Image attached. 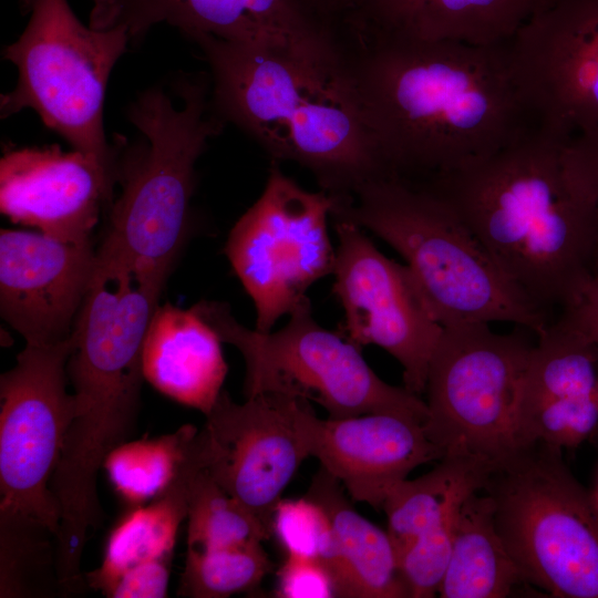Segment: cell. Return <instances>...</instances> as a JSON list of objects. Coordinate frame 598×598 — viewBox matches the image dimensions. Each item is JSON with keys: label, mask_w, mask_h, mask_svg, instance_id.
<instances>
[{"label": "cell", "mask_w": 598, "mask_h": 598, "mask_svg": "<svg viewBox=\"0 0 598 598\" xmlns=\"http://www.w3.org/2000/svg\"><path fill=\"white\" fill-rule=\"evenodd\" d=\"M172 557L148 560L128 569L115 584L110 598H163L167 596Z\"/></svg>", "instance_id": "836d02e7"}, {"label": "cell", "mask_w": 598, "mask_h": 598, "mask_svg": "<svg viewBox=\"0 0 598 598\" xmlns=\"http://www.w3.org/2000/svg\"><path fill=\"white\" fill-rule=\"evenodd\" d=\"M276 597L336 598L333 578L318 559L287 555L277 570Z\"/></svg>", "instance_id": "d6a6232c"}, {"label": "cell", "mask_w": 598, "mask_h": 598, "mask_svg": "<svg viewBox=\"0 0 598 598\" xmlns=\"http://www.w3.org/2000/svg\"><path fill=\"white\" fill-rule=\"evenodd\" d=\"M508 50L537 125L565 140L598 126V0H549Z\"/></svg>", "instance_id": "5bb4252c"}, {"label": "cell", "mask_w": 598, "mask_h": 598, "mask_svg": "<svg viewBox=\"0 0 598 598\" xmlns=\"http://www.w3.org/2000/svg\"><path fill=\"white\" fill-rule=\"evenodd\" d=\"M295 422L309 456L352 499L382 509L389 493L417 466L442 460L420 422L394 413L319 419L296 399Z\"/></svg>", "instance_id": "ac0fdd59"}, {"label": "cell", "mask_w": 598, "mask_h": 598, "mask_svg": "<svg viewBox=\"0 0 598 598\" xmlns=\"http://www.w3.org/2000/svg\"><path fill=\"white\" fill-rule=\"evenodd\" d=\"M295 402L265 393L237 403L223 390L196 436L203 470L270 536L282 493L309 457L296 426Z\"/></svg>", "instance_id": "9a60e30c"}, {"label": "cell", "mask_w": 598, "mask_h": 598, "mask_svg": "<svg viewBox=\"0 0 598 598\" xmlns=\"http://www.w3.org/2000/svg\"><path fill=\"white\" fill-rule=\"evenodd\" d=\"M532 333L522 326L497 333L482 322L443 327L429 365L423 425L443 457H473L496 471L527 448L518 398Z\"/></svg>", "instance_id": "30bf717a"}, {"label": "cell", "mask_w": 598, "mask_h": 598, "mask_svg": "<svg viewBox=\"0 0 598 598\" xmlns=\"http://www.w3.org/2000/svg\"><path fill=\"white\" fill-rule=\"evenodd\" d=\"M90 25L124 27L131 42L166 23L188 40L208 35L223 41L292 52L337 65L334 29L321 22L302 0H92Z\"/></svg>", "instance_id": "2e32d148"}, {"label": "cell", "mask_w": 598, "mask_h": 598, "mask_svg": "<svg viewBox=\"0 0 598 598\" xmlns=\"http://www.w3.org/2000/svg\"><path fill=\"white\" fill-rule=\"evenodd\" d=\"M72 334L25 344L0 378V513L31 517L54 534L60 517L50 483L75 413L66 390Z\"/></svg>", "instance_id": "7c38bea8"}, {"label": "cell", "mask_w": 598, "mask_h": 598, "mask_svg": "<svg viewBox=\"0 0 598 598\" xmlns=\"http://www.w3.org/2000/svg\"><path fill=\"white\" fill-rule=\"evenodd\" d=\"M323 23L336 27L360 12L370 0H302Z\"/></svg>", "instance_id": "8d00e7d4"}, {"label": "cell", "mask_w": 598, "mask_h": 598, "mask_svg": "<svg viewBox=\"0 0 598 598\" xmlns=\"http://www.w3.org/2000/svg\"><path fill=\"white\" fill-rule=\"evenodd\" d=\"M331 218L368 229L398 251L442 327L509 322L538 334L551 322L504 276L452 206L424 183L378 177L336 199Z\"/></svg>", "instance_id": "8992f818"}, {"label": "cell", "mask_w": 598, "mask_h": 598, "mask_svg": "<svg viewBox=\"0 0 598 598\" xmlns=\"http://www.w3.org/2000/svg\"><path fill=\"white\" fill-rule=\"evenodd\" d=\"M30 19L3 58L18 69L16 87L1 96V117L32 109L73 150L115 165L103 109L111 72L131 42L124 27H86L68 0H25Z\"/></svg>", "instance_id": "9c48e42d"}, {"label": "cell", "mask_w": 598, "mask_h": 598, "mask_svg": "<svg viewBox=\"0 0 598 598\" xmlns=\"http://www.w3.org/2000/svg\"><path fill=\"white\" fill-rule=\"evenodd\" d=\"M194 442L169 487L153 501L130 507L112 528L101 565L84 576L89 587L107 597L128 569L148 560L173 557L179 526L187 517L189 481L202 467Z\"/></svg>", "instance_id": "cb8c5ba5"}, {"label": "cell", "mask_w": 598, "mask_h": 598, "mask_svg": "<svg viewBox=\"0 0 598 598\" xmlns=\"http://www.w3.org/2000/svg\"><path fill=\"white\" fill-rule=\"evenodd\" d=\"M333 220L332 290L344 311L340 332L360 348L384 349L401 364L404 388L421 396L443 327L406 265L384 256L361 227Z\"/></svg>", "instance_id": "4fadbf2b"}, {"label": "cell", "mask_w": 598, "mask_h": 598, "mask_svg": "<svg viewBox=\"0 0 598 598\" xmlns=\"http://www.w3.org/2000/svg\"><path fill=\"white\" fill-rule=\"evenodd\" d=\"M568 141L534 124L499 150L420 182L551 321L598 274V209L567 168Z\"/></svg>", "instance_id": "7a4b0ae2"}, {"label": "cell", "mask_w": 598, "mask_h": 598, "mask_svg": "<svg viewBox=\"0 0 598 598\" xmlns=\"http://www.w3.org/2000/svg\"><path fill=\"white\" fill-rule=\"evenodd\" d=\"M187 548L199 550L262 543L260 522L199 467L188 486Z\"/></svg>", "instance_id": "f1b7e54d"}, {"label": "cell", "mask_w": 598, "mask_h": 598, "mask_svg": "<svg viewBox=\"0 0 598 598\" xmlns=\"http://www.w3.org/2000/svg\"><path fill=\"white\" fill-rule=\"evenodd\" d=\"M595 399L598 406V379H597V384H596V390H595Z\"/></svg>", "instance_id": "74e56055"}, {"label": "cell", "mask_w": 598, "mask_h": 598, "mask_svg": "<svg viewBox=\"0 0 598 598\" xmlns=\"http://www.w3.org/2000/svg\"><path fill=\"white\" fill-rule=\"evenodd\" d=\"M219 336L192 307L156 308L144 340L145 381L162 394L207 415L228 367Z\"/></svg>", "instance_id": "44dd1931"}, {"label": "cell", "mask_w": 598, "mask_h": 598, "mask_svg": "<svg viewBox=\"0 0 598 598\" xmlns=\"http://www.w3.org/2000/svg\"><path fill=\"white\" fill-rule=\"evenodd\" d=\"M272 534L287 555L318 559L324 566L334 555L331 519L326 509L308 496L281 498L274 513Z\"/></svg>", "instance_id": "4dcf8cb0"}, {"label": "cell", "mask_w": 598, "mask_h": 598, "mask_svg": "<svg viewBox=\"0 0 598 598\" xmlns=\"http://www.w3.org/2000/svg\"><path fill=\"white\" fill-rule=\"evenodd\" d=\"M557 317L598 347V274L588 282L576 301Z\"/></svg>", "instance_id": "d590c367"}, {"label": "cell", "mask_w": 598, "mask_h": 598, "mask_svg": "<svg viewBox=\"0 0 598 598\" xmlns=\"http://www.w3.org/2000/svg\"><path fill=\"white\" fill-rule=\"evenodd\" d=\"M525 582L494 519V504L476 492L462 504L450 563L439 594L443 598H504Z\"/></svg>", "instance_id": "484cf974"}, {"label": "cell", "mask_w": 598, "mask_h": 598, "mask_svg": "<svg viewBox=\"0 0 598 598\" xmlns=\"http://www.w3.org/2000/svg\"><path fill=\"white\" fill-rule=\"evenodd\" d=\"M598 347L559 317L532 349L518 398L523 444L576 447L598 426Z\"/></svg>", "instance_id": "ffe728a7"}, {"label": "cell", "mask_w": 598, "mask_h": 598, "mask_svg": "<svg viewBox=\"0 0 598 598\" xmlns=\"http://www.w3.org/2000/svg\"><path fill=\"white\" fill-rule=\"evenodd\" d=\"M116 179V164L78 150L12 148L0 161L1 213L58 239L89 240Z\"/></svg>", "instance_id": "d6986e66"}, {"label": "cell", "mask_w": 598, "mask_h": 598, "mask_svg": "<svg viewBox=\"0 0 598 598\" xmlns=\"http://www.w3.org/2000/svg\"><path fill=\"white\" fill-rule=\"evenodd\" d=\"M193 308L245 362L244 394H278L312 401L331 419L368 413H394L421 424L429 410L420 395L380 379L361 348L340 331L323 328L308 298L290 313L285 327L259 332L239 323L225 302L200 300Z\"/></svg>", "instance_id": "52a82bcc"}, {"label": "cell", "mask_w": 598, "mask_h": 598, "mask_svg": "<svg viewBox=\"0 0 598 598\" xmlns=\"http://www.w3.org/2000/svg\"><path fill=\"white\" fill-rule=\"evenodd\" d=\"M59 592L55 534L31 517L0 513V597L48 598Z\"/></svg>", "instance_id": "83f0119b"}, {"label": "cell", "mask_w": 598, "mask_h": 598, "mask_svg": "<svg viewBox=\"0 0 598 598\" xmlns=\"http://www.w3.org/2000/svg\"><path fill=\"white\" fill-rule=\"evenodd\" d=\"M272 566L262 543L206 550L187 548L177 594L189 598H227L251 591Z\"/></svg>", "instance_id": "f546056e"}, {"label": "cell", "mask_w": 598, "mask_h": 598, "mask_svg": "<svg viewBox=\"0 0 598 598\" xmlns=\"http://www.w3.org/2000/svg\"><path fill=\"white\" fill-rule=\"evenodd\" d=\"M458 512L417 538L400 557L399 568L409 598H430L439 594L453 549Z\"/></svg>", "instance_id": "1f68e13d"}, {"label": "cell", "mask_w": 598, "mask_h": 598, "mask_svg": "<svg viewBox=\"0 0 598 598\" xmlns=\"http://www.w3.org/2000/svg\"><path fill=\"white\" fill-rule=\"evenodd\" d=\"M126 115L141 138L130 146L116 138L122 190L110 207L103 243L140 272L166 281L185 238L195 164L226 122L214 109L204 73L147 87Z\"/></svg>", "instance_id": "5b68a950"}, {"label": "cell", "mask_w": 598, "mask_h": 598, "mask_svg": "<svg viewBox=\"0 0 598 598\" xmlns=\"http://www.w3.org/2000/svg\"><path fill=\"white\" fill-rule=\"evenodd\" d=\"M334 197L310 192L274 163L262 193L239 217L225 254L256 308V330L269 332L332 274L336 261L328 231Z\"/></svg>", "instance_id": "8fae6325"}, {"label": "cell", "mask_w": 598, "mask_h": 598, "mask_svg": "<svg viewBox=\"0 0 598 598\" xmlns=\"http://www.w3.org/2000/svg\"><path fill=\"white\" fill-rule=\"evenodd\" d=\"M597 503H598V497L596 498Z\"/></svg>", "instance_id": "f35d334b"}, {"label": "cell", "mask_w": 598, "mask_h": 598, "mask_svg": "<svg viewBox=\"0 0 598 598\" xmlns=\"http://www.w3.org/2000/svg\"><path fill=\"white\" fill-rule=\"evenodd\" d=\"M197 432L196 426L185 424L169 434L114 447L102 467L121 499L135 507L162 495L187 461Z\"/></svg>", "instance_id": "4316f807"}, {"label": "cell", "mask_w": 598, "mask_h": 598, "mask_svg": "<svg viewBox=\"0 0 598 598\" xmlns=\"http://www.w3.org/2000/svg\"><path fill=\"white\" fill-rule=\"evenodd\" d=\"M565 161L576 184L598 209V126L567 142Z\"/></svg>", "instance_id": "e575fe53"}, {"label": "cell", "mask_w": 598, "mask_h": 598, "mask_svg": "<svg viewBox=\"0 0 598 598\" xmlns=\"http://www.w3.org/2000/svg\"><path fill=\"white\" fill-rule=\"evenodd\" d=\"M342 489L321 467L306 495L331 519L336 549L326 567L333 578L336 598H409L388 532L361 516Z\"/></svg>", "instance_id": "603a6c76"}, {"label": "cell", "mask_w": 598, "mask_h": 598, "mask_svg": "<svg viewBox=\"0 0 598 598\" xmlns=\"http://www.w3.org/2000/svg\"><path fill=\"white\" fill-rule=\"evenodd\" d=\"M483 489L525 582L553 597L598 598V503L559 448L528 446L494 471Z\"/></svg>", "instance_id": "ba28073f"}, {"label": "cell", "mask_w": 598, "mask_h": 598, "mask_svg": "<svg viewBox=\"0 0 598 598\" xmlns=\"http://www.w3.org/2000/svg\"><path fill=\"white\" fill-rule=\"evenodd\" d=\"M343 75L386 176L425 182L509 144L535 124L508 43L427 41L352 25Z\"/></svg>", "instance_id": "6da1fadb"}, {"label": "cell", "mask_w": 598, "mask_h": 598, "mask_svg": "<svg viewBox=\"0 0 598 598\" xmlns=\"http://www.w3.org/2000/svg\"><path fill=\"white\" fill-rule=\"evenodd\" d=\"M164 283L106 244L96 249L66 363L75 413L50 483L60 526L70 535H85L102 520L97 473L135 427L145 381L144 340Z\"/></svg>", "instance_id": "277c9868"}, {"label": "cell", "mask_w": 598, "mask_h": 598, "mask_svg": "<svg viewBox=\"0 0 598 598\" xmlns=\"http://www.w3.org/2000/svg\"><path fill=\"white\" fill-rule=\"evenodd\" d=\"M190 41L209 66L217 114L255 140L274 163L301 165L337 199L386 175L341 64L208 35Z\"/></svg>", "instance_id": "3957f363"}, {"label": "cell", "mask_w": 598, "mask_h": 598, "mask_svg": "<svg viewBox=\"0 0 598 598\" xmlns=\"http://www.w3.org/2000/svg\"><path fill=\"white\" fill-rule=\"evenodd\" d=\"M495 468L466 456H445L431 472L399 483L382 509L398 561L421 536L451 519L465 499L482 491Z\"/></svg>", "instance_id": "d4e9b609"}, {"label": "cell", "mask_w": 598, "mask_h": 598, "mask_svg": "<svg viewBox=\"0 0 598 598\" xmlns=\"http://www.w3.org/2000/svg\"><path fill=\"white\" fill-rule=\"evenodd\" d=\"M96 265L91 239L68 241L27 230L0 231V313L27 344L66 340Z\"/></svg>", "instance_id": "e0dca14e"}, {"label": "cell", "mask_w": 598, "mask_h": 598, "mask_svg": "<svg viewBox=\"0 0 598 598\" xmlns=\"http://www.w3.org/2000/svg\"><path fill=\"white\" fill-rule=\"evenodd\" d=\"M549 0H370L341 23L427 41L508 43Z\"/></svg>", "instance_id": "7402d4cb"}]
</instances>
